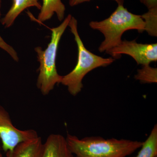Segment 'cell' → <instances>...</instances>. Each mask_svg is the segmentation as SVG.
Returning <instances> with one entry per match:
<instances>
[{"instance_id":"6","label":"cell","mask_w":157,"mask_h":157,"mask_svg":"<svg viewBox=\"0 0 157 157\" xmlns=\"http://www.w3.org/2000/svg\"><path fill=\"white\" fill-rule=\"evenodd\" d=\"M113 58L120 59L122 54L132 57L137 64L149 65L157 61V44H142L137 43L135 40H124L117 46L106 52Z\"/></svg>"},{"instance_id":"8","label":"cell","mask_w":157,"mask_h":157,"mask_svg":"<svg viewBox=\"0 0 157 157\" xmlns=\"http://www.w3.org/2000/svg\"><path fill=\"white\" fill-rule=\"evenodd\" d=\"M42 5L39 0H13L11 8L1 19V22L5 28H9L13 25L14 21L25 9L30 7H36L40 10Z\"/></svg>"},{"instance_id":"13","label":"cell","mask_w":157,"mask_h":157,"mask_svg":"<svg viewBox=\"0 0 157 157\" xmlns=\"http://www.w3.org/2000/svg\"><path fill=\"white\" fill-rule=\"evenodd\" d=\"M135 78L143 83H157V69L149 65L142 66L141 69L137 70Z\"/></svg>"},{"instance_id":"2","label":"cell","mask_w":157,"mask_h":157,"mask_svg":"<svg viewBox=\"0 0 157 157\" xmlns=\"http://www.w3.org/2000/svg\"><path fill=\"white\" fill-rule=\"evenodd\" d=\"M89 26L104 35L105 39L98 48L101 52L117 46L122 41L123 34L127 31L135 29L140 33L145 31V23L141 15L133 14L123 5H118L108 18L101 21H91Z\"/></svg>"},{"instance_id":"9","label":"cell","mask_w":157,"mask_h":157,"mask_svg":"<svg viewBox=\"0 0 157 157\" xmlns=\"http://www.w3.org/2000/svg\"><path fill=\"white\" fill-rule=\"evenodd\" d=\"M43 143L39 136L19 144L8 157H41Z\"/></svg>"},{"instance_id":"10","label":"cell","mask_w":157,"mask_h":157,"mask_svg":"<svg viewBox=\"0 0 157 157\" xmlns=\"http://www.w3.org/2000/svg\"><path fill=\"white\" fill-rule=\"evenodd\" d=\"M42 5L38 16L39 22H43L52 18L56 14L59 21L64 19L66 7L61 0H42Z\"/></svg>"},{"instance_id":"1","label":"cell","mask_w":157,"mask_h":157,"mask_svg":"<svg viewBox=\"0 0 157 157\" xmlns=\"http://www.w3.org/2000/svg\"><path fill=\"white\" fill-rule=\"evenodd\" d=\"M70 151L76 157H126L140 148L143 142L100 137L79 139L68 134L66 137Z\"/></svg>"},{"instance_id":"7","label":"cell","mask_w":157,"mask_h":157,"mask_svg":"<svg viewBox=\"0 0 157 157\" xmlns=\"http://www.w3.org/2000/svg\"><path fill=\"white\" fill-rule=\"evenodd\" d=\"M41 157H74L66 137L59 134H51L43 143Z\"/></svg>"},{"instance_id":"18","label":"cell","mask_w":157,"mask_h":157,"mask_svg":"<svg viewBox=\"0 0 157 157\" xmlns=\"http://www.w3.org/2000/svg\"><path fill=\"white\" fill-rule=\"evenodd\" d=\"M0 157H3L2 154L1 147H0Z\"/></svg>"},{"instance_id":"16","label":"cell","mask_w":157,"mask_h":157,"mask_svg":"<svg viewBox=\"0 0 157 157\" xmlns=\"http://www.w3.org/2000/svg\"><path fill=\"white\" fill-rule=\"evenodd\" d=\"M140 3L146 6L147 9H150L157 7V0H139Z\"/></svg>"},{"instance_id":"15","label":"cell","mask_w":157,"mask_h":157,"mask_svg":"<svg viewBox=\"0 0 157 157\" xmlns=\"http://www.w3.org/2000/svg\"><path fill=\"white\" fill-rule=\"evenodd\" d=\"M91 0H70L69 5L71 7H73L85 2H90ZM114 1L117 3L118 5H123L124 0H113Z\"/></svg>"},{"instance_id":"11","label":"cell","mask_w":157,"mask_h":157,"mask_svg":"<svg viewBox=\"0 0 157 157\" xmlns=\"http://www.w3.org/2000/svg\"><path fill=\"white\" fill-rule=\"evenodd\" d=\"M135 157H157V126L155 125L149 136L143 142Z\"/></svg>"},{"instance_id":"4","label":"cell","mask_w":157,"mask_h":157,"mask_svg":"<svg viewBox=\"0 0 157 157\" xmlns=\"http://www.w3.org/2000/svg\"><path fill=\"white\" fill-rule=\"evenodd\" d=\"M72 16L69 14L59 25L51 29V40L45 50L40 47L35 48L39 63L37 86L43 95H48L56 85L60 83L61 81L62 76L59 75L56 69L57 54L60 40Z\"/></svg>"},{"instance_id":"5","label":"cell","mask_w":157,"mask_h":157,"mask_svg":"<svg viewBox=\"0 0 157 157\" xmlns=\"http://www.w3.org/2000/svg\"><path fill=\"white\" fill-rule=\"evenodd\" d=\"M38 136L37 132L33 129L21 130L16 128L12 123L9 112L0 105V138L7 157L19 144Z\"/></svg>"},{"instance_id":"12","label":"cell","mask_w":157,"mask_h":157,"mask_svg":"<svg viewBox=\"0 0 157 157\" xmlns=\"http://www.w3.org/2000/svg\"><path fill=\"white\" fill-rule=\"evenodd\" d=\"M145 23V31L152 36H157V7L148 9L146 13L141 15Z\"/></svg>"},{"instance_id":"14","label":"cell","mask_w":157,"mask_h":157,"mask_svg":"<svg viewBox=\"0 0 157 157\" xmlns=\"http://www.w3.org/2000/svg\"><path fill=\"white\" fill-rule=\"evenodd\" d=\"M0 48L6 52L14 61L18 62L19 61L17 54L14 48L5 42V40L0 36Z\"/></svg>"},{"instance_id":"3","label":"cell","mask_w":157,"mask_h":157,"mask_svg":"<svg viewBox=\"0 0 157 157\" xmlns=\"http://www.w3.org/2000/svg\"><path fill=\"white\" fill-rule=\"evenodd\" d=\"M68 26L74 36L78 49V59L75 68L70 73L62 76L60 83L67 87L70 94L77 95L81 92L82 80L92 70L100 67H106L115 61L112 57L104 58L93 53L85 47L79 36L77 29V21L72 16Z\"/></svg>"},{"instance_id":"17","label":"cell","mask_w":157,"mask_h":157,"mask_svg":"<svg viewBox=\"0 0 157 157\" xmlns=\"http://www.w3.org/2000/svg\"><path fill=\"white\" fill-rule=\"evenodd\" d=\"M1 4H2V1H1V0H0V22H1Z\"/></svg>"}]
</instances>
